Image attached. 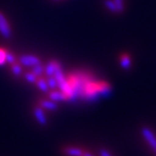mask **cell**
Instances as JSON below:
<instances>
[{"label": "cell", "instance_id": "1", "mask_svg": "<svg viewBox=\"0 0 156 156\" xmlns=\"http://www.w3.org/2000/svg\"><path fill=\"white\" fill-rule=\"evenodd\" d=\"M19 62L24 67H34L38 64H41V59L33 55H23L19 58Z\"/></svg>", "mask_w": 156, "mask_h": 156}, {"label": "cell", "instance_id": "2", "mask_svg": "<svg viewBox=\"0 0 156 156\" xmlns=\"http://www.w3.org/2000/svg\"><path fill=\"white\" fill-rule=\"evenodd\" d=\"M141 133L143 137L145 138L148 142V144L151 146V148L154 151V152L156 151V136L154 135V133L148 127H142L141 129Z\"/></svg>", "mask_w": 156, "mask_h": 156}, {"label": "cell", "instance_id": "3", "mask_svg": "<svg viewBox=\"0 0 156 156\" xmlns=\"http://www.w3.org/2000/svg\"><path fill=\"white\" fill-rule=\"evenodd\" d=\"M0 33L6 39H9L12 36V28L9 27L8 20L1 12H0Z\"/></svg>", "mask_w": 156, "mask_h": 156}, {"label": "cell", "instance_id": "4", "mask_svg": "<svg viewBox=\"0 0 156 156\" xmlns=\"http://www.w3.org/2000/svg\"><path fill=\"white\" fill-rule=\"evenodd\" d=\"M48 97L52 101L58 103V102H63V101H69V98L64 92L61 90H51L48 91Z\"/></svg>", "mask_w": 156, "mask_h": 156}, {"label": "cell", "instance_id": "5", "mask_svg": "<svg viewBox=\"0 0 156 156\" xmlns=\"http://www.w3.org/2000/svg\"><path fill=\"white\" fill-rule=\"evenodd\" d=\"M33 112H34V116H35L37 121L41 125L47 124V117H46L45 112H44V109H42L41 106H35Z\"/></svg>", "mask_w": 156, "mask_h": 156}, {"label": "cell", "instance_id": "6", "mask_svg": "<svg viewBox=\"0 0 156 156\" xmlns=\"http://www.w3.org/2000/svg\"><path fill=\"white\" fill-rule=\"evenodd\" d=\"M39 105H40L39 106H41L44 110L55 111V110L58 109V103L52 101V100H50V99H48V100H46V99H41V100H40Z\"/></svg>", "mask_w": 156, "mask_h": 156}, {"label": "cell", "instance_id": "7", "mask_svg": "<svg viewBox=\"0 0 156 156\" xmlns=\"http://www.w3.org/2000/svg\"><path fill=\"white\" fill-rule=\"evenodd\" d=\"M60 63L57 60H51L49 61L45 67H44V74H45L47 77H50V76H53L55 70H57V68H58V67H60Z\"/></svg>", "mask_w": 156, "mask_h": 156}, {"label": "cell", "instance_id": "8", "mask_svg": "<svg viewBox=\"0 0 156 156\" xmlns=\"http://www.w3.org/2000/svg\"><path fill=\"white\" fill-rule=\"evenodd\" d=\"M63 153L67 156H82L84 153V150L81 148H78V147H65L62 150Z\"/></svg>", "mask_w": 156, "mask_h": 156}, {"label": "cell", "instance_id": "9", "mask_svg": "<svg viewBox=\"0 0 156 156\" xmlns=\"http://www.w3.org/2000/svg\"><path fill=\"white\" fill-rule=\"evenodd\" d=\"M119 59H120V66L122 69L127 71L131 68L132 60H131V57L129 54H127V53L121 54L119 57Z\"/></svg>", "mask_w": 156, "mask_h": 156}, {"label": "cell", "instance_id": "10", "mask_svg": "<svg viewBox=\"0 0 156 156\" xmlns=\"http://www.w3.org/2000/svg\"><path fill=\"white\" fill-rule=\"evenodd\" d=\"M37 85V87H39V90H41L42 92H48L50 90V88L48 87V84H47V81L44 79L42 76L39 77L37 79V82L35 83Z\"/></svg>", "mask_w": 156, "mask_h": 156}, {"label": "cell", "instance_id": "11", "mask_svg": "<svg viewBox=\"0 0 156 156\" xmlns=\"http://www.w3.org/2000/svg\"><path fill=\"white\" fill-rule=\"evenodd\" d=\"M10 69H12V73L16 77H20L22 75V73H23V68H22L21 64H18L16 62L13 63V64H12V67H10Z\"/></svg>", "mask_w": 156, "mask_h": 156}, {"label": "cell", "instance_id": "12", "mask_svg": "<svg viewBox=\"0 0 156 156\" xmlns=\"http://www.w3.org/2000/svg\"><path fill=\"white\" fill-rule=\"evenodd\" d=\"M32 73L35 75H37L38 77H41L44 74V66L41 63L38 64L34 67H32Z\"/></svg>", "mask_w": 156, "mask_h": 156}, {"label": "cell", "instance_id": "13", "mask_svg": "<svg viewBox=\"0 0 156 156\" xmlns=\"http://www.w3.org/2000/svg\"><path fill=\"white\" fill-rule=\"evenodd\" d=\"M46 81H47V84H48V87H49L50 90H57V88H58V81H57V79H55V77L54 75L48 77V79Z\"/></svg>", "mask_w": 156, "mask_h": 156}, {"label": "cell", "instance_id": "14", "mask_svg": "<svg viewBox=\"0 0 156 156\" xmlns=\"http://www.w3.org/2000/svg\"><path fill=\"white\" fill-rule=\"evenodd\" d=\"M105 7L113 13H118V9L114 3L113 0H105Z\"/></svg>", "mask_w": 156, "mask_h": 156}, {"label": "cell", "instance_id": "15", "mask_svg": "<svg viewBox=\"0 0 156 156\" xmlns=\"http://www.w3.org/2000/svg\"><path fill=\"white\" fill-rule=\"evenodd\" d=\"M38 76L35 75L32 72H29V73H26L25 74V79L28 82V83H31V84H35L37 82V79H38Z\"/></svg>", "mask_w": 156, "mask_h": 156}, {"label": "cell", "instance_id": "16", "mask_svg": "<svg viewBox=\"0 0 156 156\" xmlns=\"http://www.w3.org/2000/svg\"><path fill=\"white\" fill-rule=\"evenodd\" d=\"M117 9H118V13H122L124 12V2L123 0H113Z\"/></svg>", "mask_w": 156, "mask_h": 156}, {"label": "cell", "instance_id": "17", "mask_svg": "<svg viewBox=\"0 0 156 156\" xmlns=\"http://www.w3.org/2000/svg\"><path fill=\"white\" fill-rule=\"evenodd\" d=\"M6 62L9 64H13L16 62V58L13 54H12L9 51H6Z\"/></svg>", "mask_w": 156, "mask_h": 156}, {"label": "cell", "instance_id": "18", "mask_svg": "<svg viewBox=\"0 0 156 156\" xmlns=\"http://www.w3.org/2000/svg\"><path fill=\"white\" fill-rule=\"evenodd\" d=\"M6 63V50L0 48V66H4Z\"/></svg>", "mask_w": 156, "mask_h": 156}, {"label": "cell", "instance_id": "19", "mask_svg": "<svg viewBox=\"0 0 156 156\" xmlns=\"http://www.w3.org/2000/svg\"><path fill=\"white\" fill-rule=\"evenodd\" d=\"M99 155L100 156H113L107 150L105 149H101L99 151Z\"/></svg>", "mask_w": 156, "mask_h": 156}, {"label": "cell", "instance_id": "20", "mask_svg": "<svg viewBox=\"0 0 156 156\" xmlns=\"http://www.w3.org/2000/svg\"><path fill=\"white\" fill-rule=\"evenodd\" d=\"M82 156H94L91 152H88V151H84V153H83V155Z\"/></svg>", "mask_w": 156, "mask_h": 156}, {"label": "cell", "instance_id": "21", "mask_svg": "<svg viewBox=\"0 0 156 156\" xmlns=\"http://www.w3.org/2000/svg\"><path fill=\"white\" fill-rule=\"evenodd\" d=\"M55 1H58V0H55Z\"/></svg>", "mask_w": 156, "mask_h": 156}]
</instances>
